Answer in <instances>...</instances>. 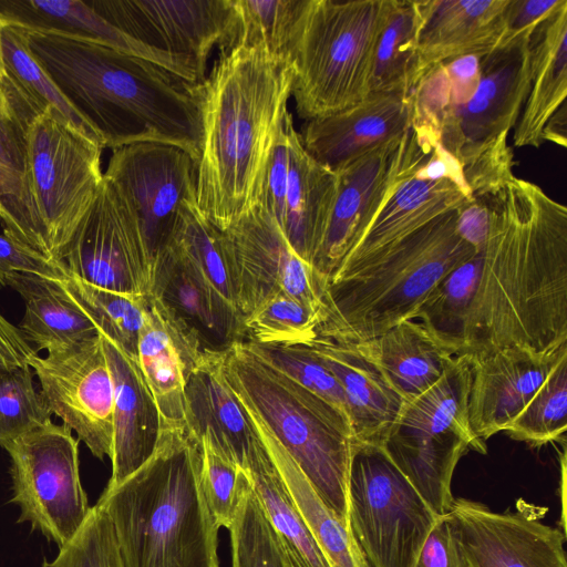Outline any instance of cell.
Listing matches in <instances>:
<instances>
[{"label":"cell","instance_id":"obj_34","mask_svg":"<svg viewBox=\"0 0 567 567\" xmlns=\"http://www.w3.org/2000/svg\"><path fill=\"white\" fill-rule=\"evenodd\" d=\"M8 287L24 301L19 329L37 352L68 348L99 336L86 313L66 295L58 279L32 274H14Z\"/></svg>","mask_w":567,"mask_h":567},{"label":"cell","instance_id":"obj_54","mask_svg":"<svg viewBox=\"0 0 567 567\" xmlns=\"http://www.w3.org/2000/svg\"><path fill=\"white\" fill-rule=\"evenodd\" d=\"M492 212L488 198L473 197L457 208V231L475 250L488 239Z\"/></svg>","mask_w":567,"mask_h":567},{"label":"cell","instance_id":"obj_2","mask_svg":"<svg viewBox=\"0 0 567 567\" xmlns=\"http://www.w3.org/2000/svg\"><path fill=\"white\" fill-rule=\"evenodd\" d=\"M288 61L264 42L221 51L194 85L202 123L196 205L226 230L259 205L267 165L291 96Z\"/></svg>","mask_w":567,"mask_h":567},{"label":"cell","instance_id":"obj_50","mask_svg":"<svg viewBox=\"0 0 567 567\" xmlns=\"http://www.w3.org/2000/svg\"><path fill=\"white\" fill-rule=\"evenodd\" d=\"M292 125L293 120L289 112L267 165L259 203L271 215L279 227L281 226L284 217L285 197L290 168L289 133Z\"/></svg>","mask_w":567,"mask_h":567},{"label":"cell","instance_id":"obj_55","mask_svg":"<svg viewBox=\"0 0 567 567\" xmlns=\"http://www.w3.org/2000/svg\"><path fill=\"white\" fill-rule=\"evenodd\" d=\"M37 354L21 330L0 313V371L17 365H30Z\"/></svg>","mask_w":567,"mask_h":567},{"label":"cell","instance_id":"obj_22","mask_svg":"<svg viewBox=\"0 0 567 567\" xmlns=\"http://www.w3.org/2000/svg\"><path fill=\"white\" fill-rule=\"evenodd\" d=\"M151 296L205 353H221L244 341L243 318L169 243L155 258Z\"/></svg>","mask_w":567,"mask_h":567},{"label":"cell","instance_id":"obj_43","mask_svg":"<svg viewBox=\"0 0 567 567\" xmlns=\"http://www.w3.org/2000/svg\"><path fill=\"white\" fill-rule=\"evenodd\" d=\"M228 530L231 567H291L252 485L244 494Z\"/></svg>","mask_w":567,"mask_h":567},{"label":"cell","instance_id":"obj_47","mask_svg":"<svg viewBox=\"0 0 567 567\" xmlns=\"http://www.w3.org/2000/svg\"><path fill=\"white\" fill-rule=\"evenodd\" d=\"M301 3L302 0H235L239 16L235 44L264 42L271 52L285 58Z\"/></svg>","mask_w":567,"mask_h":567},{"label":"cell","instance_id":"obj_7","mask_svg":"<svg viewBox=\"0 0 567 567\" xmlns=\"http://www.w3.org/2000/svg\"><path fill=\"white\" fill-rule=\"evenodd\" d=\"M388 0H302L285 58L299 117L309 121L371 93L374 50Z\"/></svg>","mask_w":567,"mask_h":567},{"label":"cell","instance_id":"obj_53","mask_svg":"<svg viewBox=\"0 0 567 567\" xmlns=\"http://www.w3.org/2000/svg\"><path fill=\"white\" fill-rule=\"evenodd\" d=\"M415 567H463L447 514L440 516L430 532Z\"/></svg>","mask_w":567,"mask_h":567},{"label":"cell","instance_id":"obj_29","mask_svg":"<svg viewBox=\"0 0 567 567\" xmlns=\"http://www.w3.org/2000/svg\"><path fill=\"white\" fill-rule=\"evenodd\" d=\"M0 19L25 30L91 40L148 60L188 83H197L195 73L186 63L128 37L101 17L87 1L0 0Z\"/></svg>","mask_w":567,"mask_h":567},{"label":"cell","instance_id":"obj_10","mask_svg":"<svg viewBox=\"0 0 567 567\" xmlns=\"http://www.w3.org/2000/svg\"><path fill=\"white\" fill-rule=\"evenodd\" d=\"M102 150L51 109L28 126L29 185L54 262L62 264L63 251L103 181Z\"/></svg>","mask_w":567,"mask_h":567},{"label":"cell","instance_id":"obj_17","mask_svg":"<svg viewBox=\"0 0 567 567\" xmlns=\"http://www.w3.org/2000/svg\"><path fill=\"white\" fill-rule=\"evenodd\" d=\"M51 412L99 460L112 455L114 389L101 334L30 361Z\"/></svg>","mask_w":567,"mask_h":567},{"label":"cell","instance_id":"obj_25","mask_svg":"<svg viewBox=\"0 0 567 567\" xmlns=\"http://www.w3.org/2000/svg\"><path fill=\"white\" fill-rule=\"evenodd\" d=\"M508 0H421L417 12L414 85L430 70L455 58L497 48ZM413 90V89H412Z\"/></svg>","mask_w":567,"mask_h":567},{"label":"cell","instance_id":"obj_48","mask_svg":"<svg viewBox=\"0 0 567 567\" xmlns=\"http://www.w3.org/2000/svg\"><path fill=\"white\" fill-rule=\"evenodd\" d=\"M42 567H124L112 523L95 504L74 537Z\"/></svg>","mask_w":567,"mask_h":567},{"label":"cell","instance_id":"obj_42","mask_svg":"<svg viewBox=\"0 0 567 567\" xmlns=\"http://www.w3.org/2000/svg\"><path fill=\"white\" fill-rule=\"evenodd\" d=\"M321 310L279 295L243 319L244 341L259 344L311 346L317 340Z\"/></svg>","mask_w":567,"mask_h":567},{"label":"cell","instance_id":"obj_51","mask_svg":"<svg viewBox=\"0 0 567 567\" xmlns=\"http://www.w3.org/2000/svg\"><path fill=\"white\" fill-rule=\"evenodd\" d=\"M14 274H32L53 279L69 276L64 264L51 261L9 237L0 235V289L8 287Z\"/></svg>","mask_w":567,"mask_h":567},{"label":"cell","instance_id":"obj_45","mask_svg":"<svg viewBox=\"0 0 567 567\" xmlns=\"http://www.w3.org/2000/svg\"><path fill=\"white\" fill-rule=\"evenodd\" d=\"M244 342L266 363L321 396L348 417L346 398L339 381L310 346Z\"/></svg>","mask_w":567,"mask_h":567},{"label":"cell","instance_id":"obj_9","mask_svg":"<svg viewBox=\"0 0 567 567\" xmlns=\"http://www.w3.org/2000/svg\"><path fill=\"white\" fill-rule=\"evenodd\" d=\"M439 518L381 446L355 443L348 525L370 567H415Z\"/></svg>","mask_w":567,"mask_h":567},{"label":"cell","instance_id":"obj_11","mask_svg":"<svg viewBox=\"0 0 567 567\" xmlns=\"http://www.w3.org/2000/svg\"><path fill=\"white\" fill-rule=\"evenodd\" d=\"M440 142L436 131L412 121L409 130L334 171L331 216L310 265L323 292L346 255L362 237L399 183Z\"/></svg>","mask_w":567,"mask_h":567},{"label":"cell","instance_id":"obj_41","mask_svg":"<svg viewBox=\"0 0 567 567\" xmlns=\"http://www.w3.org/2000/svg\"><path fill=\"white\" fill-rule=\"evenodd\" d=\"M567 430V357H564L504 432L530 446L565 443Z\"/></svg>","mask_w":567,"mask_h":567},{"label":"cell","instance_id":"obj_38","mask_svg":"<svg viewBox=\"0 0 567 567\" xmlns=\"http://www.w3.org/2000/svg\"><path fill=\"white\" fill-rule=\"evenodd\" d=\"M58 281L93 321L99 333L136 361L137 341L148 309V296L107 290L86 284L70 274Z\"/></svg>","mask_w":567,"mask_h":567},{"label":"cell","instance_id":"obj_37","mask_svg":"<svg viewBox=\"0 0 567 567\" xmlns=\"http://www.w3.org/2000/svg\"><path fill=\"white\" fill-rule=\"evenodd\" d=\"M415 1L388 0L374 50L371 93L410 94L416 69Z\"/></svg>","mask_w":567,"mask_h":567},{"label":"cell","instance_id":"obj_52","mask_svg":"<svg viewBox=\"0 0 567 567\" xmlns=\"http://www.w3.org/2000/svg\"><path fill=\"white\" fill-rule=\"evenodd\" d=\"M560 2L561 0H508L504 12L505 30L499 43L533 32Z\"/></svg>","mask_w":567,"mask_h":567},{"label":"cell","instance_id":"obj_8","mask_svg":"<svg viewBox=\"0 0 567 567\" xmlns=\"http://www.w3.org/2000/svg\"><path fill=\"white\" fill-rule=\"evenodd\" d=\"M470 361L456 357L442 378L404 402L381 447L437 515L449 513L452 478L467 451L486 453L467 417Z\"/></svg>","mask_w":567,"mask_h":567},{"label":"cell","instance_id":"obj_5","mask_svg":"<svg viewBox=\"0 0 567 567\" xmlns=\"http://www.w3.org/2000/svg\"><path fill=\"white\" fill-rule=\"evenodd\" d=\"M474 251L457 231V209L440 215L326 286L317 339L354 344L414 320L434 288Z\"/></svg>","mask_w":567,"mask_h":567},{"label":"cell","instance_id":"obj_16","mask_svg":"<svg viewBox=\"0 0 567 567\" xmlns=\"http://www.w3.org/2000/svg\"><path fill=\"white\" fill-rule=\"evenodd\" d=\"M543 516L522 499L514 511L494 512L464 497L447 513L463 567H567L566 535Z\"/></svg>","mask_w":567,"mask_h":567},{"label":"cell","instance_id":"obj_19","mask_svg":"<svg viewBox=\"0 0 567 567\" xmlns=\"http://www.w3.org/2000/svg\"><path fill=\"white\" fill-rule=\"evenodd\" d=\"M196 161L178 146L141 142L113 150L104 176L133 208L153 259L169 244L182 204L196 198Z\"/></svg>","mask_w":567,"mask_h":567},{"label":"cell","instance_id":"obj_44","mask_svg":"<svg viewBox=\"0 0 567 567\" xmlns=\"http://www.w3.org/2000/svg\"><path fill=\"white\" fill-rule=\"evenodd\" d=\"M52 412L38 391L30 365L0 371V446L52 423Z\"/></svg>","mask_w":567,"mask_h":567},{"label":"cell","instance_id":"obj_46","mask_svg":"<svg viewBox=\"0 0 567 567\" xmlns=\"http://www.w3.org/2000/svg\"><path fill=\"white\" fill-rule=\"evenodd\" d=\"M197 440L202 449L200 477L206 501L217 525L229 529L244 494L252 485L251 480L206 437Z\"/></svg>","mask_w":567,"mask_h":567},{"label":"cell","instance_id":"obj_18","mask_svg":"<svg viewBox=\"0 0 567 567\" xmlns=\"http://www.w3.org/2000/svg\"><path fill=\"white\" fill-rule=\"evenodd\" d=\"M221 231L243 319L279 295L321 310L322 290L311 265L292 249L265 207L259 204Z\"/></svg>","mask_w":567,"mask_h":567},{"label":"cell","instance_id":"obj_14","mask_svg":"<svg viewBox=\"0 0 567 567\" xmlns=\"http://www.w3.org/2000/svg\"><path fill=\"white\" fill-rule=\"evenodd\" d=\"M62 264L70 275L92 286L151 295L154 262L138 219L104 174L91 207L63 251Z\"/></svg>","mask_w":567,"mask_h":567},{"label":"cell","instance_id":"obj_13","mask_svg":"<svg viewBox=\"0 0 567 567\" xmlns=\"http://www.w3.org/2000/svg\"><path fill=\"white\" fill-rule=\"evenodd\" d=\"M87 3L118 30L186 63L205 79L214 48L227 51L239 33L235 0H92Z\"/></svg>","mask_w":567,"mask_h":567},{"label":"cell","instance_id":"obj_15","mask_svg":"<svg viewBox=\"0 0 567 567\" xmlns=\"http://www.w3.org/2000/svg\"><path fill=\"white\" fill-rule=\"evenodd\" d=\"M533 32L502 42L484 54L474 94L439 123L440 144L462 167L515 127L530 86Z\"/></svg>","mask_w":567,"mask_h":567},{"label":"cell","instance_id":"obj_27","mask_svg":"<svg viewBox=\"0 0 567 567\" xmlns=\"http://www.w3.org/2000/svg\"><path fill=\"white\" fill-rule=\"evenodd\" d=\"M185 421L196 439L206 437L247 472L259 442L257 429L228 385L220 353H206L188 372L185 384Z\"/></svg>","mask_w":567,"mask_h":567},{"label":"cell","instance_id":"obj_40","mask_svg":"<svg viewBox=\"0 0 567 567\" xmlns=\"http://www.w3.org/2000/svg\"><path fill=\"white\" fill-rule=\"evenodd\" d=\"M2 56L6 74L42 109H51L80 133L100 144L92 126L72 107L48 72L31 53L24 29L6 23L2 30Z\"/></svg>","mask_w":567,"mask_h":567},{"label":"cell","instance_id":"obj_57","mask_svg":"<svg viewBox=\"0 0 567 567\" xmlns=\"http://www.w3.org/2000/svg\"><path fill=\"white\" fill-rule=\"evenodd\" d=\"M4 22L0 19V79L4 75V64H3V56H2V30L4 27Z\"/></svg>","mask_w":567,"mask_h":567},{"label":"cell","instance_id":"obj_6","mask_svg":"<svg viewBox=\"0 0 567 567\" xmlns=\"http://www.w3.org/2000/svg\"><path fill=\"white\" fill-rule=\"evenodd\" d=\"M220 362L246 411L282 445L326 506L348 524V484L357 443L349 419L266 363L244 341L221 352Z\"/></svg>","mask_w":567,"mask_h":567},{"label":"cell","instance_id":"obj_3","mask_svg":"<svg viewBox=\"0 0 567 567\" xmlns=\"http://www.w3.org/2000/svg\"><path fill=\"white\" fill-rule=\"evenodd\" d=\"M24 31L33 56L104 148L164 143L181 147L197 163L202 123L195 84L91 40Z\"/></svg>","mask_w":567,"mask_h":567},{"label":"cell","instance_id":"obj_36","mask_svg":"<svg viewBox=\"0 0 567 567\" xmlns=\"http://www.w3.org/2000/svg\"><path fill=\"white\" fill-rule=\"evenodd\" d=\"M247 473L291 567H331L296 507L260 436L249 457Z\"/></svg>","mask_w":567,"mask_h":567},{"label":"cell","instance_id":"obj_31","mask_svg":"<svg viewBox=\"0 0 567 567\" xmlns=\"http://www.w3.org/2000/svg\"><path fill=\"white\" fill-rule=\"evenodd\" d=\"M530 86L514 127L516 147H539L548 121L567 95V0L534 30L530 37Z\"/></svg>","mask_w":567,"mask_h":567},{"label":"cell","instance_id":"obj_26","mask_svg":"<svg viewBox=\"0 0 567 567\" xmlns=\"http://www.w3.org/2000/svg\"><path fill=\"white\" fill-rule=\"evenodd\" d=\"M101 337L114 389L112 474L104 489L110 491L153 455L162 422L137 362Z\"/></svg>","mask_w":567,"mask_h":567},{"label":"cell","instance_id":"obj_39","mask_svg":"<svg viewBox=\"0 0 567 567\" xmlns=\"http://www.w3.org/2000/svg\"><path fill=\"white\" fill-rule=\"evenodd\" d=\"M169 243L175 244L210 287L238 311L223 231L202 215L196 198L182 204Z\"/></svg>","mask_w":567,"mask_h":567},{"label":"cell","instance_id":"obj_20","mask_svg":"<svg viewBox=\"0 0 567 567\" xmlns=\"http://www.w3.org/2000/svg\"><path fill=\"white\" fill-rule=\"evenodd\" d=\"M439 143L399 183L329 282L359 270L434 218L473 198L467 186L446 177L434 161Z\"/></svg>","mask_w":567,"mask_h":567},{"label":"cell","instance_id":"obj_30","mask_svg":"<svg viewBox=\"0 0 567 567\" xmlns=\"http://www.w3.org/2000/svg\"><path fill=\"white\" fill-rule=\"evenodd\" d=\"M339 381L358 443L381 446L404 401L351 344L317 339L310 346Z\"/></svg>","mask_w":567,"mask_h":567},{"label":"cell","instance_id":"obj_28","mask_svg":"<svg viewBox=\"0 0 567 567\" xmlns=\"http://www.w3.org/2000/svg\"><path fill=\"white\" fill-rule=\"evenodd\" d=\"M206 354L168 319L159 301L148 296L136 362L156 402L162 427H186L185 384L188 372Z\"/></svg>","mask_w":567,"mask_h":567},{"label":"cell","instance_id":"obj_1","mask_svg":"<svg viewBox=\"0 0 567 567\" xmlns=\"http://www.w3.org/2000/svg\"><path fill=\"white\" fill-rule=\"evenodd\" d=\"M488 202L487 241L442 279L414 320L468 360L511 347L554 350L567 342V208L517 177Z\"/></svg>","mask_w":567,"mask_h":567},{"label":"cell","instance_id":"obj_49","mask_svg":"<svg viewBox=\"0 0 567 567\" xmlns=\"http://www.w3.org/2000/svg\"><path fill=\"white\" fill-rule=\"evenodd\" d=\"M507 136L508 134L501 135L463 167L473 197L491 198L515 177L512 171L513 152L507 144Z\"/></svg>","mask_w":567,"mask_h":567},{"label":"cell","instance_id":"obj_4","mask_svg":"<svg viewBox=\"0 0 567 567\" xmlns=\"http://www.w3.org/2000/svg\"><path fill=\"white\" fill-rule=\"evenodd\" d=\"M199 441L162 427L153 455L96 504L110 517L124 567H219Z\"/></svg>","mask_w":567,"mask_h":567},{"label":"cell","instance_id":"obj_35","mask_svg":"<svg viewBox=\"0 0 567 567\" xmlns=\"http://www.w3.org/2000/svg\"><path fill=\"white\" fill-rule=\"evenodd\" d=\"M249 416L280 473L296 507L331 567H370L348 524L339 519L326 506L282 445L257 420L250 414Z\"/></svg>","mask_w":567,"mask_h":567},{"label":"cell","instance_id":"obj_32","mask_svg":"<svg viewBox=\"0 0 567 567\" xmlns=\"http://www.w3.org/2000/svg\"><path fill=\"white\" fill-rule=\"evenodd\" d=\"M351 346L380 371L404 402L433 386L456 358L415 320L403 321Z\"/></svg>","mask_w":567,"mask_h":567},{"label":"cell","instance_id":"obj_56","mask_svg":"<svg viewBox=\"0 0 567 567\" xmlns=\"http://www.w3.org/2000/svg\"><path fill=\"white\" fill-rule=\"evenodd\" d=\"M566 106L550 117L543 132V140L566 147Z\"/></svg>","mask_w":567,"mask_h":567},{"label":"cell","instance_id":"obj_33","mask_svg":"<svg viewBox=\"0 0 567 567\" xmlns=\"http://www.w3.org/2000/svg\"><path fill=\"white\" fill-rule=\"evenodd\" d=\"M289 140L290 168L280 229L292 249L310 264L331 216L337 175L307 152L293 125Z\"/></svg>","mask_w":567,"mask_h":567},{"label":"cell","instance_id":"obj_24","mask_svg":"<svg viewBox=\"0 0 567 567\" xmlns=\"http://www.w3.org/2000/svg\"><path fill=\"white\" fill-rule=\"evenodd\" d=\"M413 121L411 94L372 92L337 113L309 120L300 134L307 152L332 171L403 135Z\"/></svg>","mask_w":567,"mask_h":567},{"label":"cell","instance_id":"obj_12","mask_svg":"<svg viewBox=\"0 0 567 567\" xmlns=\"http://www.w3.org/2000/svg\"><path fill=\"white\" fill-rule=\"evenodd\" d=\"M4 450L11 458L12 503L18 522H29L59 548L78 533L91 507L79 471V439L53 422L29 432Z\"/></svg>","mask_w":567,"mask_h":567},{"label":"cell","instance_id":"obj_23","mask_svg":"<svg viewBox=\"0 0 567 567\" xmlns=\"http://www.w3.org/2000/svg\"><path fill=\"white\" fill-rule=\"evenodd\" d=\"M43 111L4 73L0 79V220L3 235L51 260L30 190L27 163V130Z\"/></svg>","mask_w":567,"mask_h":567},{"label":"cell","instance_id":"obj_21","mask_svg":"<svg viewBox=\"0 0 567 567\" xmlns=\"http://www.w3.org/2000/svg\"><path fill=\"white\" fill-rule=\"evenodd\" d=\"M567 357V342L535 352L505 348L470 361L467 417L476 441L504 432L544 383L557 363Z\"/></svg>","mask_w":567,"mask_h":567}]
</instances>
